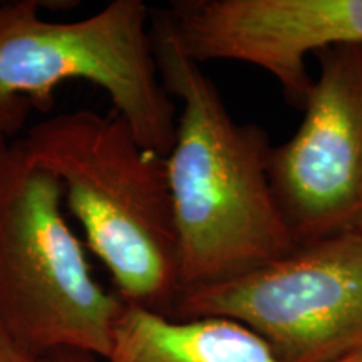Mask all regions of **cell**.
Instances as JSON below:
<instances>
[{
	"mask_svg": "<svg viewBox=\"0 0 362 362\" xmlns=\"http://www.w3.org/2000/svg\"><path fill=\"white\" fill-rule=\"evenodd\" d=\"M151 39L163 86L181 104L166 156L180 292L282 259L297 243L272 187L265 131L233 119L214 81L181 52L158 8H151Z\"/></svg>",
	"mask_w": 362,
	"mask_h": 362,
	"instance_id": "obj_1",
	"label": "cell"
},
{
	"mask_svg": "<svg viewBox=\"0 0 362 362\" xmlns=\"http://www.w3.org/2000/svg\"><path fill=\"white\" fill-rule=\"evenodd\" d=\"M19 141L61 181L64 202L110 272L117 297L170 315L180 285L166 158L143 146L115 111L59 112Z\"/></svg>",
	"mask_w": 362,
	"mask_h": 362,
	"instance_id": "obj_2",
	"label": "cell"
},
{
	"mask_svg": "<svg viewBox=\"0 0 362 362\" xmlns=\"http://www.w3.org/2000/svg\"><path fill=\"white\" fill-rule=\"evenodd\" d=\"M37 0L0 2V143L17 139L33 110H51L67 81L107 94L143 146L168 156L176 104L163 86L151 39V7L112 0L84 19L42 17Z\"/></svg>",
	"mask_w": 362,
	"mask_h": 362,
	"instance_id": "obj_3",
	"label": "cell"
},
{
	"mask_svg": "<svg viewBox=\"0 0 362 362\" xmlns=\"http://www.w3.org/2000/svg\"><path fill=\"white\" fill-rule=\"evenodd\" d=\"M62 202L61 181L19 139L0 143V329L34 357L106 359L126 304L94 279Z\"/></svg>",
	"mask_w": 362,
	"mask_h": 362,
	"instance_id": "obj_4",
	"label": "cell"
},
{
	"mask_svg": "<svg viewBox=\"0 0 362 362\" xmlns=\"http://www.w3.org/2000/svg\"><path fill=\"white\" fill-rule=\"evenodd\" d=\"M170 317L228 319L279 362H336L362 349V230L297 245L226 282L181 291Z\"/></svg>",
	"mask_w": 362,
	"mask_h": 362,
	"instance_id": "obj_5",
	"label": "cell"
},
{
	"mask_svg": "<svg viewBox=\"0 0 362 362\" xmlns=\"http://www.w3.org/2000/svg\"><path fill=\"white\" fill-rule=\"evenodd\" d=\"M315 56L302 123L270 155L272 187L297 245L362 230V44Z\"/></svg>",
	"mask_w": 362,
	"mask_h": 362,
	"instance_id": "obj_6",
	"label": "cell"
},
{
	"mask_svg": "<svg viewBox=\"0 0 362 362\" xmlns=\"http://www.w3.org/2000/svg\"><path fill=\"white\" fill-rule=\"evenodd\" d=\"M158 11L197 64L260 67L298 110L314 84L307 56L362 44V0H175Z\"/></svg>",
	"mask_w": 362,
	"mask_h": 362,
	"instance_id": "obj_7",
	"label": "cell"
},
{
	"mask_svg": "<svg viewBox=\"0 0 362 362\" xmlns=\"http://www.w3.org/2000/svg\"><path fill=\"white\" fill-rule=\"evenodd\" d=\"M104 362H279L252 330L228 319H175L126 305Z\"/></svg>",
	"mask_w": 362,
	"mask_h": 362,
	"instance_id": "obj_8",
	"label": "cell"
},
{
	"mask_svg": "<svg viewBox=\"0 0 362 362\" xmlns=\"http://www.w3.org/2000/svg\"><path fill=\"white\" fill-rule=\"evenodd\" d=\"M0 362H37V357L17 346L11 337L0 329Z\"/></svg>",
	"mask_w": 362,
	"mask_h": 362,
	"instance_id": "obj_9",
	"label": "cell"
},
{
	"mask_svg": "<svg viewBox=\"0 0 362 362\" xmlns=\"http://www.w3.org/2000/svg\"><path fill=\"white\" fill-rule=\"evenodd\" d=\"M37 362H99L96 356L78 351H56L51 354L37 357Z\"/></svg>",
	"mask_w": 362,
	"mask_h": 362,
	"instance_id": "obj_10",
	"label": "cell"
},
{
	"mask_svg": "<svg viewBox=\"0 0 362 362\" xmlns=\"http://www.w3.org/2000/svg\"><path fill=\"white\" fill-rule=\"evenodd\" d=\"M336 362H362V349L352 352V354L342 357V359H339Z\"/></svg>",
	"mask_w": 362,
	"mask_h": 362,
	"instance_id": "obj_11",
	"label": "cell"
}]
</instances>
